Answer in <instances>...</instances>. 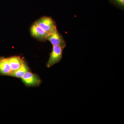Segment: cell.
I'll return each instance as SVG.
<instances>
[{
  "instance_id": "obj_1",
  "label": "cell",
  "mask_w": 124,
  "mask_h": 124,
  "mask_svg": "<svg viewBox=\"0 0 124 124\" xmlns=\"http://www.w3.org/2000/svg\"><path fill=\"white\" fill-rule=\"evenodd\" d=\"M36 23L40 27L50 35L57 31L56 23L51 18L43 17L36 21Z\"/></svg>"
},
{
  "instance_id": "obj_2",
  "label": "cell",
  "mask_w": 124,
  "mask_h": 124,
  "mask_svg": "<svg viewBox=\"0 0 124 124\" xmlns=\"http://www.w3.org/2000/svg\"><path fill=\"white\" fill-rule=\"evenodd\" d=\"M64 48L59 46H53L46 67L49 68L60 62L62 59Z\"/></svg>"
},
{
  "instance_id": "obj_3",
  "label": "cell",
  "mask_w": 124,
  "mask_h": 124,
  "mask_svg": "<svg viewBox=\"0 0 124 124\" xmlns=\"http://www.w3.org/2000/svg\"><path fill=\"white\" fill-rule=\"evenodd\" d=\"M31 33L33 37L42 41H45L50 35L35 22L32 26L31 29Z\"/></svg>"
},
{
  "instance_id": "obj_4",
  "label": "cell",
  "mask_w": 124,
  "mask_h": 124,
  "mask_svg": "<svg viewBox=\"0 0 124 124\" xmlns=\"http://www.w3.org/2000/svg\"><path fill=\"white\" fill-rule=\"evenodd\" d=\"M23 83L29 86H38L40 84L41 80L35 74L27 72L22 78Z\"/></svg>"
},
{
  "instance_id": "obj_5",
  "label": "cell",
  "mask_w": 124,
  "mask_h": 124,
  "mask_svg": "<svg viewBox=\"0 0 124 124\" xmlns=\"http://www.w3.org/2000/svg\"><path fill=\"white\" fill-rule=\"evenodd\" d=\"M52 45L53 46H59L64 48L66 43L62 35L57 31L49 36L47 38Z\"/></svg>"
},
{
  "instance_id": "obj_6",
  "label": "cell",
  "mask_w": 124,
  "mask_h": 124,
  "mask_svg": "<svg viewBox=\"0 0 124 124\" xmlns=\"http://www.w3.org/2000/svg\"><path fill=\"white\" fill-rule=\"evenodd\" d=\"M12 72L13 71L9 64L8 58H0V74L10 76Z\"/></svg>"
},
{
  "instance_id": "obj_7",
  "label": "cell",
  "mask_w": 124,
  "mask_h": 124,
  "mask_svg": "<svg viewBox=\"0 0 124 124\" xmlns=\"http://www.w3.org/2000/svg\"><path fill=\"white\" fill-rule=\"evenodd\" d=\"M8 60L13 72L20 68L24 62L22 59L18 56H14L8 58Z\"/></svg>"
},
{
  "instance_id": "obj_8",
  "label": "cell",
  "mask_w": 124,
  "mask_h": 124,
  "mask_svg": "<svg viewBox=\"0 0 124 124\" xmlns=\"http://www.w3.org/2000/svg\"><path fill=\"white\" fill-rule=\"evenodd\" d=\"M28 71H29V68L24 62L20 68L13 71L10 76L18 78H22Z\"/></svg>"
},
{
  "instance_id": "obj_9",
  "label": "cell",
  "mask_w": 124,
  "mask_h": 124,
  "mask_svg": "<svg viewBox=\"0 0 124 124\" xmlns=\"http://www.w3.org/2000/svg\"><path fill=\"white\" fill-rule=\"evenodd\" d=\"M109 3L122 10H124V0H108Z\"/></svg>"
}]
</instances>
